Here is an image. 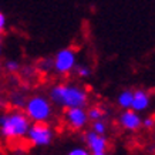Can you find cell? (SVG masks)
Here are the masks:
<instances>
[{"label":"cell","instance_id":"cell-12","mask_svg":"<svg viewBox=\"0 0 155 155\" xmlns=\"http://www.w3.org/2000/svg\"><path fill=\"white\" fill-rule=\"evenodd\" d=\"M131 103H132V90H122L121 93L117 97V104L121 110H128L131 108Z\"/></svg>","mask_w":155,"mask_h":155},{"label":"cell","instance_id":"cell-20","mask_svg":"<svg viewBox=\"0 0 155 155\" xmlns=\"http://www.w3.org/2000/svg\"><path fill=\"white\" fill-rule=\"evenodd\" d=\"M7 104H9V103H7V100H6V98H2V97H0V110H3V108H5Z\"/></svg>","mask_w":155,"mask_h":155},{"label":"cell","instance_id":"cell-19","mask_svg":"<svg viewBox=\"0 0 155 155\" xmlns=\"http://www.w3.org/2000/svg\"><path fill=\"white\" fill-rule=\"evenodd\" d=\"M6 27H7V19L3 13H0V36L6 31Z\"/></svg>","mask_w":155,"mask_h":155},{"label":"cell","instance_id":"cell-8","mask_svg":"<svg viewBox=\"0 0 155 155\" xmlns=\"http://www.w3.org/2000/svg\"><path fill=\"white\" fill-rule=\"evenodd\" d=\"M117 122L124 131L137 132V131H140V128H141L142 117L140 113H137V111L131 110V108H128V110H122L121 113L118 114Z\"/></svg>","mask_w":155,"mask_h":155},{"label":"cell","instance_id":"cell-10","mask_svg":"<svg viewBox=\"0 0 155 155\" xmlns=\"http://www.w3.org/2000/svg\"><path fill=\"white\" fill-rule=\"evenodd\" d=\"M26 101H27V95L23 90H13L7 98L9 105L12 108H16V110H23Z\"/></svg>","mask_w":155,"mask_h":155},{"label":"cell","instance_id":"cell-6","mask_svg":"<svg viewBox=\"0 0 155 155\" xmlns=\"http://www.w3.org/2000/svg\"><path fill=\"white\" fill-rule=\"evenodd\" d=\"M63 122L71 131H83L88 125V115L87 108L75 107V108H66L63 113Z\"/></svg>","mask_w":155,"mask_h":155},{"label":"cell","instance_id":"cell-11","mask_svg":"<svg viewBox=\"0 0 155 155\" xmlns=\"http://www.w3.org/2000/svg\"><path fill=\"white\" fill-rule=\"evenodd\" d=\"M108 114H110V111L105 107H103V105H91L87 110V115H88L90 122L105 120L108 117Z\"/></svg>","mask_w":155,"mask_h":155},{"label":"cell","instance_id":"cell-4","mask_svg":"<svg viewBox=\"0 0 155 155\" xmlns=\"http://www.w3.org/2000/svg\"><path fill=\"white\" fill-rule=\"evenodd\" d=\"M56 138V130L48 122H31L26 140L33 147H48Z\"/></svg>","mask_w":155,"mask_h":155},{"label":"cell","instance_id":"cell-15","mask_svg":"<svg viewBox=\"0 0 155 155\" xmlns=\"http://www.w3.org/2000/svg\"><path fill=\"white\" fill-rule=\"evenodd\" d=\"M91 131H94L95 134H100V135H105V134H107V131H108L107 120L93 121V122H91Z\"/></svg>","mask_w":155,"mask_h":155},{"label":"cell","instance_id":"cell-7","mask_svg":"<svg viewBox=\"0 0 155 155\" xmlns=\"http://www.w3.org/2000/svg\"><path fill=\"white\" fill-rule=\"evenodd\" d=\"M83 140L85 142V148L91 152V155H100V154H105L108 151L110 142L108 138L105 135H100L95 134L94 131H87L83 137Z\"/></svg>","mask_w":155,"mask_h":155},{"label":"cell","instance_id":"cell-17","mask_svg":"<svg viewBox=\"0 0 155 155\" xmlns=\"http://www.w3.org/2000/svg\"><path fill=\"white\" fill-rule=\"evenodd\" d=\"M66 155H91V152H90L85 147H74V148H71Z\"/></svg>","mask_w":155,"mask_h":155},{"label":"cell","instance_id":"cell-18","mask_svg":"<svg viewBox=\"0 0 155 155\" xmlns=\"http://www.w3.org/2000/svg\"><path fill=\"white\" fill-rule=\"evenodd\" d=\"M155 125V120L154 117H145L142 118V122H141V128L147 130V131H151Z\"/></svg>","mask_w":155,"mask_h":155},{"label":"cell","instance_id":"cell-1","mask_svg":"<svg viewBox=\"0 0 155 155\" xmlns=\"http://www.w3.org/2000/svg\"><path fill=\"white\" fill-rule=\"evenodd\" d=\"M48 100L53 105L61 108H87L90 103V93L84 85L77 83H58L50 87Z\"/></svg>","mask_w":155,"mask_h":155},{"label":"cell","instance_id":"cell-13","mask_svg":"<svg viewBox=\"0 0 155 155\" xmlns=\"http://www.w3.org/2000/svg\"><path fill=\"white\" fill-rule=\"evenodd\" d=\"M36 71H40L43 74H48V73H51L53 71V58H41V60L37 61V64H36Z\"/></svg>","mask_w":155,"mask_h":155},{"label":"cell","instance_id":"cell-22","mask_svg":"<svg viewBox=\"0 0 155 155\" xmlns=\"http://www.w3.org/2000/svg\"><path fill=\"white\" fill-rule=\"evenodd\" d=\"M100 155H108V154H107V152H105V154H100Z\"/></svg>","mask_w":155,"mask_h":155},{"label":"cell","instance_id":"cell-2","mask_svg":"<svg viewBox=\"0 0 155 155\" xmlns=\"http://www.w3.org/2000/svg\"><path fill=\"white\" fill-rule=\"evenodd\" d=\"M30 124L23 110H7L0 114V135L7 141H20L26 138Z\"/></svg>","mask_w":155,"mask_h":155},{"label":"cell","instance_id":"cell-21","mask_svg":"<svg viewBox=\"0 0 155 155\" xmlns=\"http://www.w3.org/2000/svg\"><path fill=\"white\" fill-rule=\"evenodd\" d=\"M0 54H2V36H0Z\"/></svg>","mask_w":155,"mask_h":155},{"label":"cell","instance_id":"cell-5","mask_svg":"<svg viewBox=\"0 0 155 155\" xmlns=\"http://www.w3.org/2000/svg\"><path fill=\"white\" fill-rule=\"evenodd\" d=\"M77 66V51L73 47L61 48L53 57V71L58 75H68Z\"/></svg>","mask_w":155,"mask_h":155},{"label":"cell","instance_id":"cell-3","mask_svg":"<svg viewBox=\"0 0 155 155\" xmlns=\"http://www.w3.org/2000/svg\"><path fill=\"white\" fill-rule=\"evenodd\" d=\"M30 122H50L54 117V105L47 95L33 94L27 97L23 108Z\"/></svg>","mask_w":155,"mask_h":155},{"label":"cell","instance_id":"cell-14","mask_svg":"<svg viewBox=\"0 0 155 155\" xmlns=\"http://www.w3.org/2000/svg\"><path fill=\"white\" fill-rule=\"evenodd\" d=\"M73 73H75L78 78H88L93 74V70H91V67L88 64H78L77 63V66H75Z\"/></svg>","mask_w":155,"mask_h":155},{"label":"cell","instance_id":"cell-9","mask_svg":"<svg viewBox=\"0 0 155 155\" xmlns=\"http://www.w3.org/2000/svg\"><path fill=\"white\" fill-rule=\"evenodd\" d=\"M151 101H152V95L150 91H147L144 88H138L135 91H132L131 110L141 114L151 107Z\"/></svg>","mask_w":155,"mask_h":155},{"label":"cell","instance_id":"cell-16","mask_svg":"<svg viewBox=\"0 0 155 155\" xmlns=\"http://www.w3.org/2000/svg\"><path fill=\"white\" fill-rule=\"evenodd\" d=\"M5 68L7 73L14 74V73H19L21 70V66H20V63L17 60H7L5 63Z\"/></svg>","mask_w":155,"mask_h":155}]
</instances>
